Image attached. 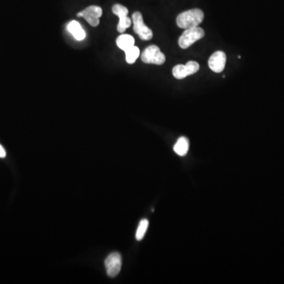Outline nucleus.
I'll use <instances>...</instances> for the list:
<instances>
[{"label":"nucleus","instance_id":"obj_6","mask_svg":"<svg viewBox=\"0 0 284 284\" xmlns=\"http://www.w3.org/2000/svg\"><path fill=\"white\" fill-rule=\"evenodd\" d=\"M104 264L108 277H117L121 271L122 256L119 253H112L105 259Z\"/></svg>","mask_w":284,"mask_h":284},{"label":"nucleus","instance_id":"obj_11","mask_svg":"<svg viewBox=\"0 0 284 284\" xmlns=\"http://www.w3.org/2000/svg\"><path fill=\"white\" fill-rule=\"evenodd\" d=\"M189 142L186 137H181L174 146V151L177 155L184 156L189 151Z\"/></svg>","mask_w":284,"mask_h":284},{"label":"nucleus","instance_id":"obj_15","mask_svg":"<svg viewBox=\"0 0 284 284\" xmlns=\"http://www.w3.org/2000/svg\"><path fill=\"white\" fill-rule=\"evenodd\" d=\"M6 156V151L4 150L3 147L0 144V158H4Z\"/></svg>","mask_w":284,"mask_h":284},{"label":"nucleus","instance_id":"obj_12","mask_svg":"<svg viewBox=\"0 0 284 284\" xmlns=\"http://www.w3.org/2000/svg\"><path fill=\"white\" fill-rule=\"evenodd\" d=\"M116 44L120 49L126 51L135 46V38L131 35L123 34L119 36L116 40Z\"/></svg>","mask_w":284,"mask_h":284},{"label":"nucleus","instance_id":"obj_10","mask_svg":"<svg viewBox=\"0 0 284 284\" xmlns=\"http://www.w3.org/2000/svg\"><path fill=\"white\" fill-rule=\"evenodd\" d=\"M67 30L72 34L77 40H82L85 38V32L82 28L79 22L77 21H71L67 25Z\"/></svg>","mask_w":284,"mask_h":284},{"label":"nucleus","instance_id":"obj_5","mask_svg":"<svg viewBox=\"0 0 284 284\" xmlns=\"http://www.w3.org/2000/svg\"><path fill=\"white\" fill-rule=\"evenodd\" d=\"M200 69L198 63L195 61H189L186 65L178 64L172 70L173 76L176 79H183L187 76L196 74Z\"/></svg>","mask_w":284,"mask_h":284},{"label":"nucleus","instance_id":"obj_14","mask_svg":"<svg viewBox=\"0 0 284 284\" xmlns=\"http://www.w3.org/2000/svg\"><path fill=\"white\" fill-rule=\"evenodd\" d=\"M148 220L143 219L139 223V227L137 229L136 239L138 241H142L145 235L146 231L148 230Z\"/></svg>","mask_w":284,"mask_h":284},{"label":"nucleus","instance_id":"obj_8","mask_svg":"<svg viewBox=\"0 0 284 284\" xmlns=\"http://www.w3.org/2000/svg\"><path fill=\"white\" fill-rule=\"evenodd\" d=\"M102 8L98 6H90L78 13V17H82L89 25L96 27L100 24V17L102 16Z\"/></svg>","mask_w":284,"mask_h":284},{"label":"nucleus","instance_id":"obj_7","mask_svg":"<svg viewBox=\"0 0 284 284\" xmlns=\"http://www.w3.org/2000/svg\"><path fill=\"white\" fill-rule=\"evenodd\" d=\"M112 12H113L116 15L120 17V21L118 24L117 29L119 32H125L127 28H129L131 25V19L127 17L128 15V9L126 6H123L121 4H116L115 6L112 7Z\"/></svg>","mask_w":284,"mask_h":284},{"label":"nucleus","instance_id":"obj_2","mask_svg":"<svg viewBox=\"0 0 284 284\" xmlns=\"http://www.w3.org/2000/svg\"><path fill=\"white\" fill-rule=\"evenodd\" d=\"M205 36V31L200 27H193L186 28L178 40V45L182 49H186L194 44L197 40H201Z\"/></svg>","mask_w":284,"mask_h":284},{"label":"nucleus","instance_id":"obj_4","mask_svg":"<svg viewBox=\"0 0 284 284\" xmlns=\"http://www.w3.org/2000/svg\"><path fill=\"white\" fill-rule=\"evenodd\" d=\"M134 30L135 33L139 35V37L143 40H151L153 33L152 31L147 25H144L143 17L140 12H135L132 15Z\"/></svg>","mask_w":284,"mask_h":284},{"label":"nucleus","instance_id":"obj_1","mask_svg":"<svg viewBox=\"0 0 284 284\" xmlns=\"http://www.w3.org/2000/svg\"><path fill=\"white\" fill-rule=\"evenodd\" d=\"M204 20V13L200 9H189L182 12L177 17L176 23L181 28H193L198 26Z\"/></svg>","mask_w":284,"mask_h":284},{"label":"nucleus","instance_id":"obj_9","mask_svg":"<svg viewBox=\"0 0 284 284\" xmlns=\"http://www.w3.org/2000/svg\"><path fill=\"white\" fill-rule=\"evenodd\" d=\"M227 56L224 51H218L208 59V66L215 73H221L225 68Z\"/></svg>","mask_w":284,"mask_h":284},{"label":"nucleus","instance_id":"obj_3","mask_svg":"<svg viewBox=\"0 0 284 284\" xmlns=\"http://www.w3.org/2000/svg\"><path fill=\"white\" fill-rule=\"evenodd\" d=\"M142 60L148 64L162 65L166 61V57L156 45L148 46L142 54Z\"/></svg>","mask_w":284,"mask_h":284},{"label":"nucleus","instance_id":"obj_13","mask_svg":"<svg viewBox=\"0 0 284 284\" xmlns=\"http://www.w3.org/2000/svg\"><path fill=\"white\" fill-rule=\"evenodd\" d=\"M126 60L129 64H133L140 55V50L136 46H133L130 49L125 51Z\"/></svg>","mask_w":284,"mask_h":284}]
</instances>
